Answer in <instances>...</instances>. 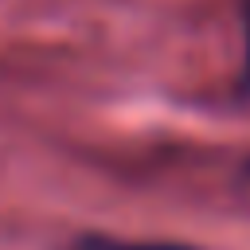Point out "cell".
Here are the masks:
<instances>
[{
    "label": "cell",
    "mask_w": 250,
    "mask_h": 250,
    "mask_svg": "<svg viewBox=\"0 0 250 250\" xmlns=\"http://www.w3.org/2000/svg\"><path fill=\"white\" fill-rule=\"evenodd\" d=\"M70 250H191L180 242H121V238H105V234H82Z\"/></svg>",
    "instance_id": "cell-1"
},
{
    "label": "cell",
    "mask_w": 250,
    "mask_h": 250,
    "mask_svg": "<svg viewBox=\"0 0 250 250\" xmlns=\"http://www.w3.org/2000/svg\"><path fill=\"white\" fill-rule=\"evenodd\" d=\"M242 16V74H238V98L250 105V0H238Z\"/></svg>",
    "instance_id": "cell-2"
}]
</instances>
